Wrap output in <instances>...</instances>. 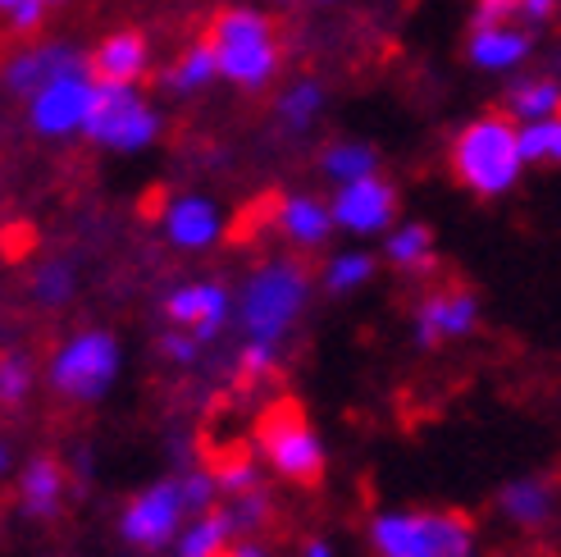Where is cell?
Instances as JSON below:
<instances>
[{"label":"cell","mask_w":561,"mask_h":557,"mask_svg":"<svg viewBox=\"0 0 561 557\" xmlns=\"http://www.w3.org/2000/svg\"><path fill=\"white\" fill-rule=\"evenodd\" d=\"M447 170L453 179L474 192V197H507L525 174L520 156V124L507 110H489L457 128L453 147H447Z\"/></svg>","instance_id":"1"},{"label":"cell","mask_w":561,"mask_h":557,"mask_svg":"<svg viewBox=\"0 0 561 557\" xmlns=\"http://www.w3.org/2000/svg\"><path fill=\"white\" fill-rule=\"evenodd\" d=\"M375 557H480V525L457 508H392L370 521Z\"/></svg>","instance_id":"2"},{"label":"cell","mask_w":561,"mask_h":557,"mask_svg":"<svg viewBox=\"0 0 561 557\" xmlns=\"http://www.w3.org/2000/svg\"><path fill=\"white\" fill-rule=\"evenodd\" d=\"M206 42L215 50L219 78H229L238 92H265L274 82V73H278V65H284L274 19L251 10V5L219 10L206 27Z\"/></svg>","instance_id":"3"},{"label":"cell","mask_w":561,"mask_h":557,"mask_svg":"<svg viewBox=\"0 0 561 557\" xmlns=\"http://www.w3.org/2000/svg\"><path fill=\"white\" fill-rule=\"evenodd\" d=\"M251 448L261 453V462L274 470L278 480H288L297 489H320L329 476V453L324 439L316 434L311 416L301 402L278 398L256 416V434H251Z\"/></svg>","instance_id":"4"},{"label":"cell","mask_w":561,"mask_h":557,"mask_svg":"<svg viewBox=\"0 0 561 557\" xmlns=\"http://www.w3.org/2000/svg\"><path fill=\"white\" fill-rule=\"evenodd\" d=\"M306 293H311V270L293 257H274L242 284L238 293V325L247 333V343L278 348L284 333L297 325Z\"/></svg>","instance_id":"5"},{"label":"cell","mask_w":561,"mask_h":557,"mask_svg":"<svg viewBox=\"0 0 561 557\" xmlns=\"http://www.w3.org/2000/svg\"><path fill=\"white\" fill-rule=\"evenodd\" d=\"M119 375V343L105 329H82L50 356L46 384L55 398L65 402H96L110 394V384Z\"/></svg>","instance_id":"6"},{"label":"cell","mask_w":561,"mask_h":557,"mask_svg":"<svg viewBox=\"0 0 561 557\" xmlns=\"http://www.w3.org/2000/svg\"><path fill=\"white\" fill-rule=\"evenodd\" d=\"M82 133H88L96 147H110V151H142L147 143H156L160 115L137 88L96 82L92 110H88V128Z\"/></svg>","instance_id":"7"},{"label":"cell","mask_w":561,"mask_h":557,"mask_svg":"<svg viewBox=\"0 0 561 557\" xmlns=\"http://www.w3.org/2000/svg\"><path fill=\"white\" fill-rule=\"evenodd\" d=\"M187 516H192V508L183 498V480H156L124 503L119 535L133 548H164V544H179Z\"/></svg>","instance_id":"8"},{"label":"cell","mask_w":561,"mask_h":557,"mask_svg":"<svg viewBox=\"0 0 561 557\" xmlns=\"http://www.w3.org/2000/svg\"><path fill=\"white\" fill-rule=\"evenodd\" d=\"M474 325H480V297H474V288H466V284H443V288L425 293L415 302V316H411L420 348L457 343L466 333H474Z\"/></svg>","instance_id":"9"},{"label":"cell","mask_w":561,"mask_h":557,"mask_svg":"<svg viewBox=\"0 0 561 557\" xmlns=\"http://www.w3.org/2000/svg\"><path fill=\"white\" fill-rule=\"evenodd\" d=\"M398 187H392L388 179L370 174V179H356V183H343L339 192H333V225H339L343 234H392L398 229Z\"/></svg>","instance_id":"10"},{"label":"cell","mask_w":561,"mask_h":557,"mask_svg":"<svg viewBox=\"0 0 561 557\" xmlns=\"http://www.w3.org/2000/svg\"><path fill=\"white\" fill-rule=\"evenodd\" d=\"M92 92H96V78L92 69H78L55 78L50 88H42L33 101H27V120L42 137H69L88 128V110H92Z\"/></svg>","instance_id":"11"},{"label":"cell","mask_w":561,"mask_h":557,"mask_svg":"<svg viewBox=\"0 0 561 557\" xmlns=\"http://www.w3.org/2000/svg\"><path fill=\"white\" fill-rule=\"evenodd\" d=\"M78 69H88V55H82L78 46H69V42H33V46H23L19 55H10L5 88L14 96H23V101H33L42 88H50L55 78L78 73Z\"/></svg>","instance_id":"12"},{"label":"cell","mask_w":561,"mask_h":557,"mask_svg":"<svg viewBox=\"0 0 561 557\" xmlns=\"http://www.w3.org/2000/svg\"><path fill=\"white\" fill-rule=\"evenodd\" d=\"M164 316H170L174 329L192 333V339L206 348L215 333L229 325V288L215 284V278H192V284L164 297Z\"/></svg>","instance_id":"13"},{"label":"cell","mask_w":561,"mask_h":557,"mask_svg":"<svg viewBox=\"0 0 561 557\" xmlns=\"http://www.w3.org/2000/svg\"><path fill=\"white\" fill-rule=\"evenodd\" d=\"M88 69L96 82H115V88H137L151 73V42L137 27H119L92 46Z\"/></svg>","instance_id":"14"},{"label":"cell","mask_w":561,"mask_h":557,"mask_svg":"<svg viewBox=\"0 0 561 557\" xmlns=\"http://www.w3.org/2000/svg\"><path fill=\"white\" fill-rule=\"evenodd\" d=\"M270 229L278 238H288L293 247H301V252H311V247H324L339 225H333L329 202L306 197V192H284V197L270 202Z\"/></svg>","instance_id":"15"},{"label":"cell","mask_w":561,"mask_h":557,"mask_svg":"<svg viewBox=\"0 0 561 557\" xmlns=\"http://www.w3.org/2000/svg\"><path fill=\"white\" fill-rule=\"evenodd\" d=\"M160 229L174 247H183V252H206V247L219 242L224 219H219V206L210 197L183 192V197H170L160 206Z\"/></svg>","instance_id":"16"},{"label":"cell","mask_w":561,"mask_h":557,"mask_svg":"<svg viewBox=\"0 0 561 557\" xmlns=\"http://www.w3.org/2000/svg\"><path fill=\"white\" fill-rule=\"evenodd\" d=\"M65 493H69V470L60 466V457L37 453L19 470V512L33 516V521H55L65 508Z\"/></svg>","instance_id":"17"},{"label":"cell","mask_w":561,"mask_h":557,"mask_svg":"<svg viewBox=\"0 0 561 557\" xmlns=\"http://www.w3.org/2000/svg\"><path fill=\"white\" fill-rule=\"evenodd\" d=\"M497 516L507 525H520V531H543V525L557 516V485L548 476H520L507 480L497 489Z\"/></svg>","instance_id":"18"},{"label":"cell","mask_w":561,"mask_h":557,"mask_svg":"<svg viewBox=\"0 0 561 557\" xmlns=\"http://www.w3.org/2000/svg\"><path fill=\"white\" fill-rule=\"evenodd\" d=\"M535 50V33L525 23H507V27H470V42H466V55L474 69L484 73H507V69H520Z\"/></svg>","instance_id":"19"},{"label":"cell","mask_w":561,"mask_h":557,"mask_svg":"<svg viewBox=\"0 0 561 557\" xmlns=\"http://www.w3.org/2000/svg\"><path fill=\"white\" fill-rule=\"evenodd\" d=\"M210 476L219 485L224 498H242V493H256L265 489V462L256 448H247V443H233V448H219L210 453Z\"/></svg>","instance_id":"20"},{"label":"cell","mask_w":561,"mask_h":557,"mask_svg":"<svg viewBox=\"0 0 561 557\" xmlns=\"http://www.w3.org/2000/svg\"><path fill=\"white\" fill-rule=\"evenodd\" d=\"M238 544V521L229 508H210L202 516H192V525H183L179 535V557H215L224 548Z\"/></svg>","instance_id":"21"},{"label":"cell","mask_w":561,"mask_h":557,"mask_svg":"<svg viewBox=\"0 0 561 557\" xmlns=\"http://www.w3.org/2000/svg\"><path fill=\"white\" fill-rule=\"evenodd\" d=\"M215 78H219V65H215V50H210V42H206V37H202V42H192V46H183V50L174 55V65L160 73L164 92H174V96L206 92Z\"/></svg>","instance_id":"22"},{"label":"cell","mask_w":561,"mask_h":557,"mask_svg":"<svg viewBox=\"0 0 561 557\" xmlns=\"http://www.w3.org/2000/svg\"><path fill=\"white\" fill-rule=\"evenodd\" d=\"M502 110H507L516 124L552 120V115H561V82L557 78H520V82H512V88H507Z\"/></svg>","instance_id":"23"},{"label":"cell","mask_w":561,"mask_h":557,"mask_svg":"<svg viewBox=\"0 0 561 557\" xmlns=\"http://www.w3.org/2000/svg\"><path fill=\"white\" fill-rule=\"evenodd\" d=\"M383 257L407 270V274H425L438 265V247H434V229L430 225H398L383 238Z\"/></svg>","instance_id":"24"},{"label":"cell","mask_w":561,"mask_h":557,"mask_svg":"<svg viewBox=\"0 0 561 557\" xmlns=\"http://www.w3.org/2000/svg\"><path fill=\"white\" fill-rule=\"evenodd\" d=\"M320 170H324V179H333L343 187V183L379 174V151L370 143H356V137H347V143H329L320 151Z\"/></svg>","instance_id":"25"},{"label":"cell","mask_w":561,"mask_h":557,"mask_svg":"<svg viewBox=\"0 0 561 557\" xmlns=\"http://www.w3.org/2000/svg\"><path fill=\"white\" fill-rule=\"evenodd\" d=\"M320 110H324V88L316 78H301L274 101V120H278V128H288V133H306L320 120Z\"/></svg>","instance_id":"26"},{"label":"cell","mask_w":561,"mask_h":557,"mask_svg":"<svg viewBox=\"0 0 561 557\" xmlns=\"http://www.w3.org/2000/svg\"><path fill=\"white\" fill-rule=\"evenodd\" d=\"M520 156L525 164H561V115L520 124Z\"/></svg>","instance_id":"27"},{"label":"cell","mask_w":561,"mask_h":557,"mask_svg":"<svg viewBox=\"0 0 561 557\" xmlns=\"http://www.w3.org/2000/svg\"><path fill=\"white\" fill-rule=\"evenodd\" d=\"M375 278V257L370 252H339V257H329L324 265V288L329 293H356L360 284H370Z\"/></svg>","instance_id":"28"},{"label":"cell","mask_w":561,"mask_h":557,"mask_svg":"<svg viewBox=\"0 0 561 557\" xmlns=\"http://www.w3.org/2000/svg\"><path fill=\"white\" fill-rule=\"evenodd\" d=\"M33 384H37V371H33V361H27L23 352L0 356V411L23 407L27 394H33Z\"/></svg>","instance_id":"29"},{"label":"cell","mask_w":561,"mask_h":557,"mask_svg":"<svg viewBox=\"0 0 561 557\" xmlns=\"http://www.w3.org/2000/svg\"><path fill=\"white\" fill-rule=\"evenodd\" d=\"M229 512H233V521H238V535H261V531H265V521L274 516L270 489H256V493L229 498Z\"/></svg>","instance_id":"30"},{"label":"cell","mask_w":561,"mask_h":557,"mask_svg":"<svg viewBox=\"0 0 561 557\" xmlns=\"http://www.w3.org/2000/svg\"><path fill=\"white\" fill-rule=\"evenodd\" d=\"M46 14H50L46 0H0V23H10V33H19V37L42 33Z\"/></svg>","instance_id":"31"},{"label":"cell","mask_w":561,"mask_h":557,"mask_svg":"<svg viewBox=\"0 0 561 557\" xmlns=\"http://www.w3.org/2000/svg\"><path fill=\"white\" fill-rule=\"evenodd\" d=\"M33 293H37L42 306H65V302L73 297V270H69L65 261L46 265V270L33 278Z\"/></svg>","instance_id":"32"},{"label":"cell","mask_w":561,"mask_h":557,"mask_svg":"<svg viewBox=\"0 0 561 557\" xmlns=\"http://www.w3.org/2000/svg\"><path fill=\"white\" fill-rule=\"evenodd\" d=\"M274 352H278V348L242 343V352H238V379H242V384H261L265 375H274Z\"/></svg>","instance_id":"33"},{"label":"cell","mask_w":561,"mask_h":557,"mask_svg":"<svg viewBox=\"0 0 561 557\" xmlns=\"http://www.w3.org/2000/svg\"><path fill=\"white\" fill-rule=\"evenodd\" d=\"M520 23V0H474L470 27H507Z\"/></svg>","instance_id":"34"},{"label":"cell","mask_w":561,"mask_h":557,"mask_svg":"<svg viewBox=\"0 0 561 557\" xmlns=\"http://www.w3.org/2000/svg\"><path fill=\"white\" fill-rule=\"evenodd\" d=\"M164 356L170 361H179V366H192L196 356H202V343L192 339V333H183V329H174L170 339H164Z\"/></svg>","instance_id":"35"},{"label":"cell","mask_w":561,"mask_h":557,"mask_svg":"<svg viewBox=\"0 0 561 557\" xmlns=\"http://www.w3.org/2000/svg\"><path fill=\"white\" fill-rule=\"evenodd\" d=\"M557 10H561V0H520V23L535 33V27L557 19Z\"/></svg>","instance_id":"36"},{"label":"cell","mask_w":561,"mask_h":557,"mask_svg":"<svg viewBox=\"0 0 561 557\" xmlns=\"http://www.w3.org/2000/svg\"><path fill=\"white\" fill-rule=\"evenodd\" d=\"M233 557H274V553H270L261 539H238V544H233Z\"/></svg>","instance_id":"37"},{"label":"cell","mask_w":561,"mask_h":557,"mask_svg":"<svg viewBox=\"0 0 561 557\" xmlns=\"http://www.w3.org/2000/svg\"><path fill=\"white\" fill-rule=\"evenodd\" d=\"M301 557H333V548L316 535V539H306V544H301Z\"/></svg>","instance_id":"38"},{"label":"cell","mask_w":561,"mask_h":557,"mask_svg":"<svg viewBox=\"0 0 561 557\" xmlns=\"http://www.w3.org/2000/svg\"><path fill=\"white\" fill-rule=\"evenodd\" d=\"M0 476H10V448L0 443Z\"/></svg>","instance_id":"39"},{"label":"cell","mask_w":561,"mask_h":557,"mask_svg":"<svg viewBox=\"0 0 561 557\" xmlns=\"http://www.w3.org/2000/svg\"><path fill=\"white\" fill-rule=\"evenodd\" d=\"M60 5H69V0H46V10H60Z\"/></svg>","instance_id":"40"},{"label":"cell","mask_w":561,"mask_h":557,"mask_svg":"<svg viewBox=\"0 0 561 557\" xmlns=\"http://www.w3.org/2000/svg\"><path fill=\"white\" fill-rule=\"evenodd\" d=\"M215 557H233V548H224V553H215Z\"/></svg>","instance_id":"41"},{"label":"cell","mask_w":561,"mask_h":557,"mask_svg":"<svg viewBox=\"0 0 561 557\" xmlns=\"http://www.w3.org/2000/svg\"><path fill=\"white\" fill-rule=\"evenodd\" d=\"M320 5H333V0H320Z\"/></svg>","instance_id":"42"}]
</instances>
